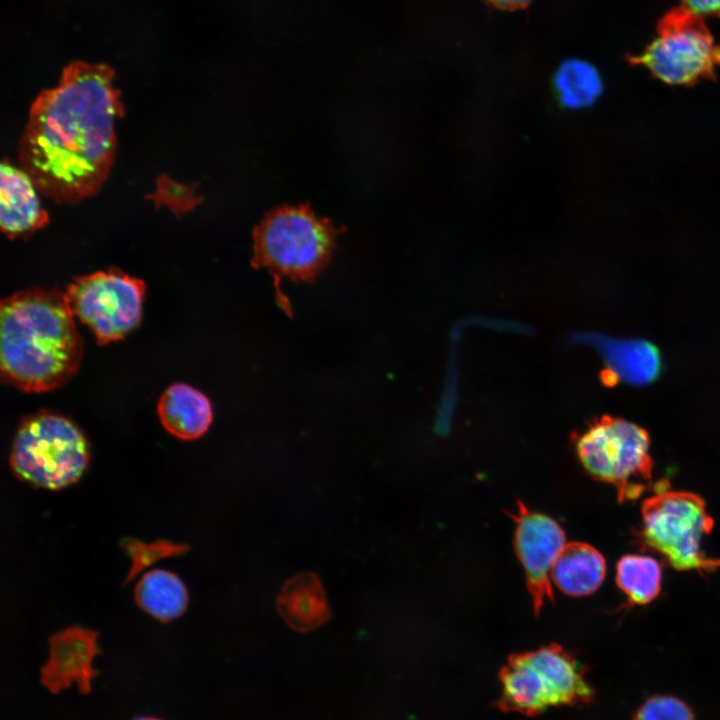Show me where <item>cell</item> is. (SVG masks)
<instances>
[{
    "label": "cell",
    "instance_id": "ac0fdd59",
    "mask_svg": "<svg viewBox=\"0 0 720 720\" xmlns=\"http://www.w3.org/2000/svg\"><path fill=\"white\" fill-rule=\"evenodd\" d=\"M662 568L651 556L628 554L616 566V584L632 604L652 602L661 591Z\"/></svg>",
    "mask_w": 720,
    "mask_h": 720
},
{
    "label": "cell",
    "instance_id": "277c9868",
    "mask_svg": "<svg viewBox=\"0 0 720 720\" xmlns=\"http://www.w3.org/2000/svg\"><path fill=\"white\" fill-rule=\"evenodd\" d=\"M583 666L560 645L514 654L500 671L503 711L537 715L548 707L584 704L594 692Z\"/></svg>",
    "mask_w": 720,
    "mask_h": 720
},
{
    "label": "cell",
    "instance_id": "52a82bcc",
    "mask_svg": "<svg viewBox=\"0 0 720 720\" xmlns=\"http://www.w3.org/2000/svg\"><path fill=\"white\" fill-rule=\"evenodd\" d=\"M575 449L585 471L612 485L620 502L636 500L652 482L650 437L635 423L600 417L577 435Z\"/></svg>",
    "mask_w": 720,
    "mask_h": 720
},
{
    "label": "cell",
    "instance_id": "2e32d148",
    "mask_svg": "<svg viewBox=\"0 0 720 720\" xmlns=\"http://www.w3.org/2000/svg\"><path fill=\"white\" fill-rule=\"evenodd\" d=\"M135 600L149 615L159 621L168 622L185 612L188 593L177 575L155 569L139 580L135 588Z\"/></svg>",
    "mask_w": 720,
    "mask_h": 720
},
{
    "label": "cell",
    "instance_id": "7a4b0ae2",
    "mask_svg": "<svg viewBox=\"0 0 720 720\" xmlns=\"http://www.w3.org/2000/svg\"><path fill=\"white\" fill-rule=\"evenodd\" d=\"M64 293L54 289L21 290L1 302L2 378L26 392H44L65 384L77 372L81 337Z\"/></svg>",
    "mask_w": 720,
    "mask_h": 720
},
{
    "label": "cell",
    "instance_id": "3957f363",
    "mask_svg": "<svg viewBox=\"0 0 720 720\" xmlns=\"http://www.w3.org/2000/svg\"><path fill=\"white\" fill-rule=\"evenodd\" d=\"M337 234L328 219L304 205L272 210L255 227L252 265L273 275L279 303L288 314L291 309L279 290L280 281L314 280L330 262Z\"/></svg>",
    "mask_w": 720,
    "mask_h": 720
},
{
    "label": "cell",
    "instance_id": "6da1fadb",
    "mask_svg": "<svg viewBox=\"0 0 720 720\" xmlns=\"http://www.w3.org/2000/svg\"><path fill=\"white\" fill-rule=\"evenodd\" d=\"M114 80L109 65L76 60L31 104L19 141L20 167L58 204L94 196L110 175L124 114Z\"/></svg>",
    "mask_w": 720,
    "mask_h": 720
},
{
    "label": "cell",
    "instance_id": "8fae6325",
    "mask_svg": "<svg viewBox=\"0 0 720 720\" xmlns=\"http://www.w3.org/2000/svg\"><path fill=\"white\" fill-rule=\"evenodd\" d=\"M0 187V227L8 238L31 234L48 224L40 192L25 170L3 160Z\"/></svg>",
    "mask_w": 720,
    "mask_h": 720
},
{
    "label": "cell",
    "instance_id": "d6986e66",
    "mask_svg": "<svg viewBox=\"0 0 720 720\" xmlns=\"http://www.w3.org/2000/svg\"><path fill=\"white\" fill-rule=\"evenodd\" d=\"M633 720H694V716L683 701L671 696H655L638 709Z\"/></svg>",
    "mask_w": 720,
    "mask_h": 720
},
{
    "label": "cell",
    "instance_id": "ba28073f",
    "mask_svg": "<svg viewBox=\"0 0 720 720\" xmlns=\"http://www.w3.org/2000/svg\"><path fill=\"white\" fill-rule=\"evenodd\" d=\"M628 60L665 84L691 86L715 79L720 68V45L702 16L682 5L659 20L656 37Z\"/></svg>",
    "mask_w": 720,
    "mask_h": 720
},
{
    "label": "cell",
    "instance_id": "9c48e42d",
    "mask_svg": "<svg viewBox=\"0 0 720 720\" xmlns=\"http://www.w3.org/2000/svg\"><path fill=\"white\" fill-rule=\"evenodd\" d=\"M145 291L141 279L111 268L76 278L64 294L73 315L106 344L139 325Z\"/></svg>",
    "mask_w": 720,
    "mask_h": 720
},
{
    "label": "cell",
    "instance_id": "4fadbf2b",
    "mask_svg": "<svg viewBox=\"0 0 720 720\" xmlns=\"http://www.w3.org/2000/svg\"><path fill=\"white\" fill-rule=\"evenodd\" d=\"M158 414L164 428L182 440H194L209 429L212 406L197 389L183 383L168 387L158 402Z\"/></svg>",
    "mask_w": 720,
    "mask_h": 720
},
{
    "label": "cell",
    "instance_id": "7c38bea8",
    "mask_svg": "<svg viewBox=\"0 0 720 720\" xmlns=\"http://www.w3.org/2000/svg\"><path fill=\"white\" fill-rule=\"evenodd\" d=\"M276 607L286 624L300 633L315 630L331 618L324 587L312 572L290 578L281 588Z\"/></svg>",
    "mask_w": 720,
    "mask_h": 720
},
{
    "label": "cell",
    "instance_id": "ffe728a7",
    "mask_svg": "<svg viewBox=\"0 0 720 720\" xmlns=\"http://www.w3.org/2000/svg\"><path fill=\"white\" fill-rule=\"evenodd\" d=\"M683 6L700 16L720 18V0H682Z\"/></svg>",
    "mask_w": 720,
    "mask_h": 720
},
{
    "label": "cell",
    "instance_id": "44dd1931",
    "mask_svg": "<svg viewBox=\"0 0 720 720\" xmlns=\"http://www.w3.org/2000/svg\"><path fill=\"white\" fill-rule=\"evenodd\" d=\"M490 5L504 9L513 10L525 7L530 0H486Z\"/></svg>",
    "mask_w": 720,
    "mask_h": 720
},
{
    "label": "cell",
    "instance_id": "7402d4cb",
    "mask_svg": "<svg viewBox=\"0 0 720 720\" xmlns=\"http://www.w3.org/2000/svg\"><path fill=\"white\" fill-rule=\"evenodd\" d=\"M133 720H160V719H157V718H154V717H139V718H136V719H133Z\"/></svg>",
    "mask_w": 720,
    "mask_h": 720
},
{
    "label": "cell",
    "instance_id": "5bb4252c",
    "mask_svg": "<svg viewBox=\"0 0 720 720\" xmlns=\"http://www.w3.org/2000/svg\"><path fill=\"white\" fill-rule=\"evenodd\" d=\"M605 575V558L596 548L584 542L566 543L551 571L555 586L573 597L594 593L603 583Z\"/></svg>",
    "mask_w": 720,
    "mask_h": 720
},
{
    "label": "cell",
    "instance_id": "30bf717a",
    "mask_svg": "<svg viewBox=\"0 0 720 720\" xmlns=\"http://www.w3.org/2000/svg\"><path fill=\"white\" fill-rule=\"evenodd\" d=\"M515 522L514 548L521 562L535 615L554 600L551 571L566 544L562 527L546 514L521 502L511 515Z\"/></svg>",
    "mask_w": 720,
    "mask_h": 720
},
{
    "label": "cell",
    "instance_id": "9a60e30c",
    "mask_svg": "<svg viewBox=\"0 0 720 720\" xmlns=\"http://www.w3.org/2000/svg\"><path fill=\"white\" fill-rule=\"evenodd\" d=\"M51 656L43 669L42 679L47 686L53 679L68 678L89 681L90 662L96 652V634L78 627L68 628L50 639Z\"/></svg>",
    "mask_w": 720,
    "mask_h": 720
},
{
    "label": "cell",
    "instance_id": "5b68a950",
    "mask_svg": "<svg viewBox=\"0 0 720 720\" xmlns=\"http://www.w3.org/2000/svg\"><path fill=\"white\" fill-rule=\"evenodd\" d=\"M89 460V443L79 427L51 412H38L20 423L9 458L17 478L49 490L77 482Z\"/></svg>",
    "mask_w": 720,
    "mask_h": 720
},
{
    "label": "cell",
    "instance_id": "8992f818",
    "mask_svg": "<svg viewBox=\"0 0 720 720\" xmlns=\"http://www.w3.org/2000/svg\"><path fill=\"white\" fill-rule=\"evenodd\" d=\"M641 515L643 544L672 568L701 574L720 568V559L709 556L703 547L714 520L700 496L663 488L643 502Z\"/></svg>",
    "mask_w": 720,
    "mask_h": 720
},
{
    "label": "cell",
    "instance_id": "e0dca14e",
    "mask_svg": "<svg viewBox=\"0 0 720 720\" xmlns=\"http://www.w3.org/2000/svg\"><path fill=\"white\" fill-rule=\"evenodd\" d=\"M554 87L561 104L570 109H580L597 101L603 83L592 64L573 58L561 63L557 69Z\"/></svg>",
    "mask_w": 720,
    "mask_h": 720
}]
</instances>
